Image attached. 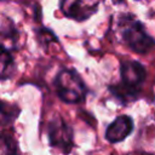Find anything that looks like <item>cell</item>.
I'll list each match as a JSON object with an SVG mask.
<instances>
[{
    "instance_id": "obj_6",
    "label": "cell",
    "mask_w": 155,
    "mask_h": 155,
    "mask_svg": "<svg viewBox=\"0 0 155 155\" xmlns=\"http://www.w3.org/2000/svg\"><path fill=\"white\" fill-rule=\"evenodd\" d=\"M133 131V120L128 115L117 116L105 130V139L110 143H119L126 139Z\"/></svg>"
},
{
    "instance_id": "obj_4",
    "label": "cell",
    "mask_w": 155,
    "mask_h": 155,
    "mask_svg": "<svg viewBox=\"0 0 155 155\" xmlns=\"http://www.w3.org/2000/svg\"><path fill=\"white\" fill-rule=\"evenodd\" d=\"M48 143L52 148L58 149L63 154H69L74 147V137L71 127L61 115H56L48 122L47 127Z\"/></svg>"
},
{
    "instance_id": "obj_2",
    "label": "cell",
    "mask_w": 155,
    "mask_h": 155,
    "mask_svg": "<svg viewBox=\"0 0 155 155\" xmlns=\"http://www.w3.org/2000/svg\"><path fill=\"white\" fill-rule=\"evenodd\" d=\"M124 42L133 52L144 54L155 47V40L147 33L145 27L133 16L124 15L119 22Z\"/></svg>"
},
{
    "instance_id": "obj_5",
    "label": "cell",
    "mask_w": 155,
    "mask_h": 155,
    "mask_svg": "<svg viewBox=\"0 0 155 155\" xmlns=\"http://www.w3.org/2000/svg\"><path fill=\"white\" fill-rule=\"evenodd\" d=\"M99 2L87 0H65L61 1L59 8L63 15L78 22H84L97 12Z\"/></svg>"
},
{
    "instance_id": "obj_10",
    "label": "cell",
    "mask_w": 155,
    "mask_h": 155,
    "mask_svg": "<svg viewBox=\"0 0 155 155\" xmlns=\"http://www.w3.org/2000/svg\"><path fill=\"white\" fill-rule=\"evenodd\" d=\"M19 113V109L16 105H11L7 104L5 102H2V107H1V124L5 126L6 124L12 122L17 115Z\"/></svg>"
},
{
    "instance_id": "obj_1",
    "label": "cell",
    "mask_w": 155,
    "mask_h": 155,
    "mask_svg": "<svg viewBox=\"0 0 155 155\" xmlns=\"http://www.w3.org/2000/svg\"><path fill=\"white\" fill-rule=\"evenodd\" d=\"M120 74L121 82L116 86H110V91L124 102L133 101L137 98L142 85L145 81V68L138 61L126 59L121 62Z\"/></svg>"
},
{
    "instance_id": "obj_7",
    "label": "cell",
    "mask_w": 155,
    "mask_h": 155,
    "mask_svg": "<svg viewBox=\"0 0 155 155\" xmlns=\"http://www.w3.org/2000/svg\"><path fill=\"white\" fill-rule=\"evenodd\" d=\"M0 27H1V50H6L10 52V50H13L17 46L18 31L15 28L12 21L5 16H2Z\"/></svg>"
},
{
    "instance_id": "obj_9",
    "label": "cell",
    "mask_w": 155,
    "mask_h": 155,
    "mask_svg": "<svg viewBox=\"0 0 155 155\" xmlns=\"http://www.w3.org/2000/svg\"><path fill=\"white\" fill-rule=\"evenodd\" d=\"M0 155H19L16 140L5 133L1 136L0 140Z\"/></svg>"
},
{
    "instance_id": "obj_3",
    "label": "cell",
    "mask_w": 155,
    "mask_h": 155,
    "mask_svg": "<svg viewBox=\"0 0 155 155\" xmlns=\"http://www.w3.org/2000/svg\"><path fill=\"white\" fill-rule=\"evenodd\" d=\"M54 87L58 97L64 103L79 104L86 98V85L75 69H61L54 79Z\"/></svg>"
},
{
    "instance_id": "obj_11",
    "label": "cell",
    "mask_w": 155,
    "mask_h": 155,
    "mask_svg": "<svg viewBox=\"0 0 155 155\" xmlns=\"http://www.w3.org/2000/svg\"><path fill=\"white\" fill-rule=\"evenodd\" d=\"M38 38H39L41 41H45L46 44H50L51 41H56V36H54V34H53L51 30L45 29V28H42V29L40 30Z\"/></svg>"
},
{
    "instance_id": "obj_8",
    "label": "cell",
    "mask_w": 155,
    "mask_h": 155,
    "mask_svg": "<svg viewBox=\"0 0 155 155\" xmlns=\"http://www.w3.org/2000/svg\"><path fill=\"white\" fill-rule=\"evenodd\" d=\"M15 73V62L11 53L6 50H1L0 54V76L2 80L8 79Z\"/></svg>"
}]
</instances>
